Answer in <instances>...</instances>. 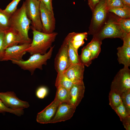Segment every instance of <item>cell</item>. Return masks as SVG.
<instances>
[{
	"instance_id": "6da1fadb",
	"label": "cell",
	"mask_w": 130,
	"mask_h": 130,
	"mask_svg": "<svg viewBox=\"0 0 130 130\" xmlns=\"http://www.w3.org/2000/svg\"><path fill=\"white\" fill-rule=\"evenodd\" d=\"M31 21L27 17L24 1L20 8L11 16L10 28L15 30L26 43H31L32 39L28 36Z\"/></svg>"
},
{
	"instance_id": "7a4b0ae2",
	"label": "cell",
	"mask_w": 130,
	"mask_h": 130,
	"mask_svg": "<svg viewBox=\"0 0 130 130\" xmlns=\"http://www.w3.org/2000/svg\"><path fill=\"white\" fill-rule=\"evenodd\" d=\"M33 37L29 47L26 51L31 55L36 53L43 54L51 46L58 34L55 32L47 34L36 30L32 26Z\"/></svg>"
},
{
	"instance_id": "3957f363",
	"label": "cell",
	"mask_w": 130,
	"mask_h": 130,
	"mask_svg": "<svg viewBox=\"0 0 130 130\" xmlns=\"http://www.w3.org/2000/svg\"><path fill=\"white\" fill-rule=\"evenodd\" d=\"M54 46H52L49 51L44 54H35L31 55L26 60H12V63L17 65L24 70L29 71L31 75H32L36 69L42 70L43 65H46L47 60L52 56Z\"/></svg>"
},
{
	"instance_id": "277c9868",
	"label": "cell",
	"mask_w": 130,
	"mask_h": 130,
	"mask_svg": "<svg viewBox=\"0 0 130 130\" xmlns=\"http://www.w3.org/2000/svg\"><path fill=\"white\" fill-rule=\"evenodd\" d=\"M125 33L117 22V19H109L93 37L102 41L107 38H120L122 39Z\"/></svg>"
},
{
	"instance_id": "5b68a950",
	"label": "cell",
	"mask_w": 130,
	"mask_h": 130,
	"mask_svg": "<svg viewBox=\"0 0 130 130\" xmlns=\"http://www.w3.org/2000/svg\"><path fill=\"white\" fill-rule=\"evenodd\" d=\"M106 1V0H100L92 12V18L88 34L93 35L95 34L105 22L108 12Z\"/></svg>"
},
{
	"instance_id": "8992f818",
	"label": "cell",
	"mask_w": 130,
	"mask_h": 130,
	"mask_svg": "<svg viewBox=\"0 0 130 130\" xmlns=\"http://www.w3.org/2000/svg\"><path fill=\"white\" fill-rule=\"evenodd\" d=\"M130 89V70L124 66L117 72L112 82L110 90L120 95Z\"/></svg>"
},
{
	"instance_id": "52a82bcc",
	"label": "cell",
	"mask_w": 130,
	"mask_h": 130,
	"mask_svg": "<svg viewBox=\"0 0 130 130\" xmlns=\"http://www.w3.org/2000/svg\"><path fill=\"white\" fill-rule=\"evenodd\" d=\"M26 13L31 21L32 26L36 30L42 32L43 27L41 21L40 0H25Z\"/></svg>"
},
{
	"instance_id": "ba28073f",
	"label": "cell",
	"mask_w": 130,
	"mask_h": 130,
	"mask_svg": "<svg viewBox=\"0 0 130 130\" xmlns=\"http://www.w3.org/2000/svg\"><path fill=\"white\" fill-rule=\"evenodd\" d=\"M68 41L67 36L55 58L54 68L57 73H63L71 65L68 51Z\"/></svg>"
},
{
	"instance_id": "9c48e42d",
	"label": "cell",
	"mask_w": 130,
	"mask_h": 130,
	"mask_svg": "<svg viewBox=\"0 0 130 130\" xmlns=\"http://www.w3.org/2000/svg\"><path fill=\"white\" fill-rule=\"evenodd\" d=\"M40 8L43 27L42 32L47 34L53 32L56 27V20L54 13L49 10L40 0Z\"/></svg>"
},
{
	"instance_id": "30bf717a",
	"label": "cell",
	"mask_w": 130,
	"mask_h": 130,
	"mask_svg": "<svg viewBox=\"0 0 130 130\" xmlns=\"http://www.w3.org/2000/svg\"><path fill=\"white\" fill-rule=\"evenodd\" d=\"M0 99L6 106L12 109H24L30 106L28 102L19 99L13 91L0 92Z\"/></svg>"
},
{
	"instance_id": "8fae6325",
	"label": "cell",
	"mask_w": 130,
	"mask_h": 130,
	"mask_svg": "<svg viewBox=\"0 0 130 130\" xmlns=\"http://www.w3.org/2000/svg\"><path fill=\"white\" fill-rule=\"evenodd\" d=\"M76 108L69 103H61L58 106L50 123L64 121L69 119L73 116Z\"/></svg>"
},
{
	"instance_id": "7c38bea8",
	"label": "cell",
	"mask_w": 130,
	"mask_h": 130,
	"mask_svg": "<svg viewBox=\"0 0 130 130\" xmlns=\"http://www.w3.org/2000/svg\"><path fill=\"white\" fill-rule=\"evenodd\" d=\"M30 44L25 43L7 48L2 61L23 60V57L26 53V50L29 47Z\"/></svg>"
},
{
	"instance_id": "4fadbf2b",
	"label": "cell",
	"mask_w": 130,
	"mask_h": 130,
	"mask_svg": "<svg viewBox=\"0 0 130 130\" xmlns=\"http://www.w3.org/2000/svg\"><path fill=\"white\" fill-rule=\"evenodd\" d=\"M61 103L55 98L54 100L43 110L37 114V121L40 124L50 123Z\"/></svg>"
},
{
	"instance_id": "5bb4252c",
	"label": "cell",
	"mask_w": 130,
	"mask_h": 130,
	"mask_svg": "<svg viewBox=\"0 0 130 130\" xmlns=\"http://www.w3.org/2000/svg\"><path fill=\"white\" fill-rule=\"evenodd\" d=\"M84 66L80 63L72 64L63 73L74 84H82L84 83Z\"/></svg>"
},
{
	"instance_id": "9a60e30c",
	"label": "cell",
	"mask_w": 130,
	"mask_h": 130,
	"mask_svg": "<svg viewBox=\"0 0 130 130\" xmlns=\"http://www.w3.org/2000/svg\"><path fill=\"white\" fill-rule=\"evenodd\" d=\"M85 91L84 83L74 84L70 90L71 99L69 103L76 107L83 98Z\"/></svg>"
},
{
	"instance_id": "2e32d148",
	"label": "cell",
	"mask_w": 130,
	"mask_h": 130,
	"mask_svg": "<svg viewBox=\"0 0 130 130\" xmlns=\"http://www.w3.org/2000/svg\"><path fill=\"white\" fill-rule=\"evenodd\" d=\"M4 42L5 49L19 44L26 43L15 30L11 28L4 31Z\"/></svg>"
},
{
	"instance_id": "e0dca14e",
	"label": "cell",
	"mask_w": 130,
	"mask_h": 130,
	"mask_svg": "<svg viewBox=\"0 0 130 130\" xmlns=\"http://www.w3.org/2000/svg\"><path fill=\"white\" fill-rule=\"evenodd\" d=\"M117 60L119 64L124 66H130V46L123 45L117 48Z\"/></svg>"
},
{
	"instance_id": "ac0fdd59",
	"label": "cell",
	"mask_w": 130,
	"mask_h": 130,
	"mask_svg": "<svg viewBox=\"0 0 130 130\" xmlns=\"http://www.w3.org/2000/svg\"><path fill=\"white\" fill-rule=\"evenodd\" d=\"M102 41L93 37L91 42L85 46L90 51L92 60L97 58L100 52Z\"/></svg>"
},
{
	"instance_id": "d6986e66",
	"label": "cell",
	"mask_w": 130,
	"mask_h": 130,
	"mask_svg": "<svg viewBox=\"0 0 130 130\" xmlns=\"http://www.w3.org/2000/svg\"><path fill=\"white\" fill-rule=\"evenodd\" d=\"M56 87L57 90L55 98L61 103H69L71 99L70 90L61 86Z\"/></svg>"
},
{
	"instance_id": "ffe728a7",
	"label": "cell",
	"mask_w": 130,
	"mask_h": 130,
	"mask_svg": "<svg viewBox=\"0 0 130 130\" xmlns=\"http://www.w3.org/2000/svg\"><path fill=\"white\" fill-rule=\"evenodd\" d=\"M73 84L63 73H57L55 82V86L56 87L61 86L70 90Z\"/></svg>"
},
{
	"instance_id": "44dd1931",
	"label": "cell",
	"mask_w": 130,
	"mask_h": 130,
	"mask_svg": "<svg viewBox=\"0 0 130 130\" xmlns=\"http://www.w3.org/2000/svg\"><path fill=\"white\" fill-rule=\"evenodd\" d=\"M68 39V51L71 65L80 63L79 56L75 51L70 41V33L67 35Z\"/></svg>"
},
{
	"instance_id": "7402d4cb",
	"label": "cell",
	"mask_w": 130,
	"mask_h": 130,
	"mask_svg": "<svg viewBox=\"0 0 130 130\" xmlns=\"http://www.w3.org/2000/svg\"><path fill=\"white\" fill-rule=\"evenodd\" d=\"M79 60L80 63L87 67L91 63L92 60L91 53L85 46L82 49L81 54L79 56Z\"/></svg>"
},
{
	"instance_id": "603a6c76",
	"label": "cell",
	"mask_w": 130,
	"mask_h": 130,
	"mask_svg": "<svg viewBox=\"0 0 130 130\" xmlns=\"http://www.w3.org/2000/svg\"><path fill=\"white\" fill-rule=\"evenodd\" d=\"M11 16L0 8V30L4 31L10 28Z\"/></svg>"
},
{
	"instance_id": "cb8c5ba5",
	"label": "cell",
	"mask_w": 130,
	"mask_h": 130,
	"mask_svg": "<svg viewBox=\"0 0 130 130\" xmlns=\"http://www.w3.org/2000/svg\"><path fill=\"white\" fill-rule=\"evenodd\" d=\"M108 11L115 13L120 18L130 17V7L127 6L109 9Z\"/></svg>"
},
{
	"instance_id": "d4e9b609",
	"label": "cell",
	"mask_w": 130,
	"mask_h": 130,
	"mask_svg": "<svg viewBox=\"0 0 130 130\" xmlns=\"http://www.w3.org/2000/svg\"><path fill=\"white\" fill-rule=\"evenodd\" d=\"M109 104L114 110L122 102L120 95L111 91L109 93Z\"/></svg>"
},
{
	"instance_id": "484cf974",
	"label": "cell",
	"mask_w": 130,
	"mask_h": 130,
	"mask_svg": "<svg viewBox=\"0 0 130 130\" xmlns=\"http://www.w3.org/2000/svg\"><path fill=\"white\" fill-rule=\"evenodd\" d=\"M120 95L127 113L130 116V89L123 92Z\"/></svg>"
},
{
	"instance_id": "4316f807",
	"label": "cell",
	"mask_w": 130,
	"mask_h": 130,
	"mask_svg": "<svg viewBox=\"0 0 130 130\" xmlns=\"http://www.w3.org/2000/svg\"><path fill=\"white\" fill-rule=\"evenodd\" d=\"M23 109L13 110L10 109L4 104L0 99V113L8 112L14 114L17 116H20L23 115L24 111Z\"/></svg>"
},
{
	"instance_id": "83f0119b",
	"label": "cell",
	"mask_w": 130,
	"mask_h": 130,
	"mask_svg": "<svg viewBox=\"0 0 130 130\" xmlns=\"http://www.w3.org/2000/svg\"><path fill=\"white\" fill-rule=\"evenodd\" d=\"M117 21L122 29L125 33H130V17L117 19Z\"/></svg>"
},
{
	"instance_id": "f1b7e54d",
	"label": "cell",
	"mask_w": 130,
	"mask_h": 130,
	"mask_svg": "<svg viewBox=\"0 0 130 130\" xmlns=\"http://www.w3.org/2000/svg\"><path fill=\"white\" fill-rule=\"evenodd\" d=\"M21 0H13L6 6L4 11L11 16L17 10V5Z\"/></svg>"
},
{
	"instance_id": "f546056e",
	"label": "cell",
	"mask_w": 130,
	"mask_h": 130,
	"mask_svg": "<svg viewBox=\"0 0 130 130\" xmlns=\"http://www.w3.org/2000/svg\"><path fill=\"white\" fill-rule=\"evenodd\" d=\"M114 110L119 117L121 121L127 116H130L127 114L122 101Z\"/></svg>"
},
{
	"instance_id": "4dcf8cb0",
	"label": "cell",
	"mask_w": 130,
	"mask_h": 130,
	"mask_svg": "<svg viewBox=\"0 0 130 130\" xmlns=\"http://www.w3.org/2000/svg\"><path fill=\"white\" fill-rule=\"evenodd\" d=\"M106 3L108 10L125 6L121 0H106Z\"/></svg>"
},
{
	"instance_id": "1f68e13d",
	"label": "cell",
	"mask_w": 130,
	"mask_h": 130,
	"mask_svg": "<svg viewBox=\"0 0 130 130\" xmlns=\"http://www.w3.org/2000/svg\"><path fill=\"white\" fill-rule=\"evenodd\" d=\"M48 90L45 86H41L36 91L37 97L40 99L44 98L47 95Z\"/></svg>"
},
{
	"instance_id": "d6a6232c",
	"label": "cell",
	"mask_w": 130,
	"mask_h": 130,
	"mask_svg": "<svg viewBox=\"0 0 130 130\" xmlns=\"http://www.w3.org/2000/svg\"><path fill=\"white\" fill-rule=\"evenodd\" d=\"M4 31L0 32V61H2L5 50L4 45Z\"/></svg>"
},
{
	"instance_id": "836d02e7",
	"label": "cell",
	"mask_w": 130,
	"mask_h": 130,
	"mask_svg": "<svg viewBox=\"0 0 130 130\" xmlns=\"http://www.w3.org/2000/svg\"><path fill=\"white\" fill-rule=\"evenodd\" d=\"M71 37L70 41L71 42L76 52L78 53V50L80 46H83L84 43V40H82L79 41H72L71 40V33H70Z\"/></svg>"
},
{
	"instance_id": "e575fe53",
	"label": "cell",
	"mask_w": 130,
	"mask_h": 130,
	"mask_svg": "<svg viewBox=\"0 0 130 130\" xmlns=\"http://www.w3.org/2000/svg\"><path fill=\"white\" fill-rule=\"evenodd\" d=\"M122 40L123 41V45L130 46V33H125Z\"/></svg>"
},
{
	"instance_id": "d590c367",
	"label": "cell",
	"mask_w": 130,
	"mask_h": 130,
	"mask_svg": "<svg viewBox=\"0 0 130 130\" xmlns=\"http://www.w3.org/2000/svg\"><path fill=\"white\" fill-rule=\"evenodd\" d=\"M124 128L126 130H130V116H128L122 121Z\"/></svg>"
},
{
	"instance_id": "8d00e7d4",
	"label": "cell",
	"mask_w": 130,
	"mask_h": 130,
	"mask_svg": "<svg viewBox=\"0 0 130 130\" xmlns=\"http://www.w3.org/2000/svg\"><path fill=\"white\" fill-rule=\"evenodd\" d=\"M43 2L46 7L51 11L54 13L52 5V0H40Z\"/></svg>"
},
{
	"instance_id": "74e56055",
	"label": "cell",
	"mask_w": 130,
	"mask_h": 130,
	"mask_svg": "<svg viewBox=\"0 0 130 130\" xmlns=\"http://www.w3.org/2000/svg\"><path fill=\"white\" fill-rule=\"evenodd\" d=\"M100 0H88V4L92 12L95 6Z\"/></svg>"
},
{
	"instance_id": "f35d334b",
	"label": "cell",
	"mask_w": 130,
	"mask_h": 130,
	"mask_svg": "<svg viewBox=\"0 0 130 130\" xmlns=\"http://www.w3.org/2000/svg\"><path fill=\"white\" fill-rule=\"evenodd\" d=\"M123 4L125 6L130 7V0H121Z\"/></svg>"
},
{
	"instance_id": "ab89813d",
	"label": "cell",
	"mask_w": 130,
	"mask_h": 130,
	"mask_svg": "<svg viewBox=\"0 0 130 130\" xmlns=\"http://www.w3.org/2000/svg\"><path fill=\"white\" fill-rule=\"evenodd\" d=\"M3 32V31H1L0 30V32Z\"/></svg>"
}]
</instances>
